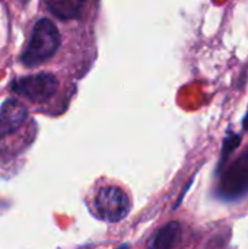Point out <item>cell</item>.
I'll return each mask as SVG.
<instances>
[{"label": "cell", "instance_id": "cell-1", "mask_svg": "<svg viewBox=\"0 0 248 249\" xmlns=\"http://www.w3.org/2000/svg\"><path fill=\"white\" fill-rule=\"evenodd\" d=\"M61 42L57 26L47 18L39 19L32 31L29 41L20 54V63L25 67H37L48 61L58 50Z\"/></svg>", "mask_w": 248, "mask_h": 249}, {"label": "cell", "instance_id": "cell-6", "mask_svg": "<svg viewBox=\"0 0 248 249\" xmlns=\"http://www.w3.org/2000/svg\"><path fill=\"white\" fill-rule=\"evenodd\" d=\"M86 0H45L51 15L61 20H70L80 16Z\"/></svg>", "mask_w": 248, "mask_h": 249}, {"label": "cell", "instance_id": "cell-5", "mask_svg": "<svg viewBox=\"0 0 248 249\" xmlns=\"http://www.w3.org/2000/svg\"><path fill=\"white\" fill-rule=\"evenodd\" d=\"M28 109L15 98L6 99L0 105V139L18 131L26 120Z\"/></svg>", "mask_w": 248, "mask_h": 249}, {"label": "cell", "instance_id": "cell-7", "mask_svg": "<svg viewBox=\"0 0 248 249\" xmlns=\"http://www.w3.org/2000/svg\"><path fill=\"white\" fill-rule=\"evenodd\" d=\"M180 238H181V226H180V223L178 222H171L158 232V235L155 236L151 247L158 249L172 248V247L177 245Z\"/></svg>", "mask_w": 248, "mask_h": 249}, {"label": "cell", "instance_id": "cell-2", "mask_svg": "<svg viewBox=\"0 0 248 249\" xmlns=\"http://www.w3.org/2000/svg\"><path fill=\"white\" fill-rule=\"evenodd\" d=\"M10 92L31 102H45L58 89V80L53 73L41 71L15 79L10 83Z\"/></svg>", "mask_w": 248, "mask_h": 249}, {"label": "cell", "instance_id": "cell-4", "mask_svg": "<svg viewBox=\"0 0 248 249\" xmlns=\"http://www.w3.org/2000/svg\"><path fill=\"white\" fill-rule=\"evenodd\" d=\"M218 194L224 200H238L248 194V150L232 162L221 177Z\"/></svg>", "mask_w": 248, "mask_h": 249}, {"label": "cell", "instance_id": "cell-3", "mask_svg": "<svg viewBox=\"0 0 248 249\" xmlns=\"http://www.w3.org/2000/svg\"><path fill=\"white\" fill-rule=\"evenodd\" d=\"M94 209L99 219L115 223L123 220L129 210H130V201L127 194L117 187H105L101 188L94 200Z\"/></svg>", "mask_w": 248, "mask_h": 249}]
</instances>
